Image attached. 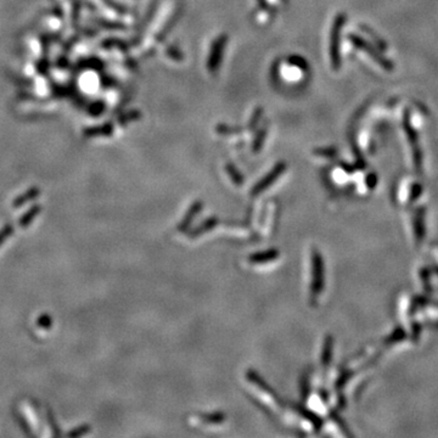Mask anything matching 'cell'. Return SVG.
Returning a JSON list of instances; mask_svg holds the SVG:
<instances>
[{"label": "cell", "instance_id": "1", "mask_svg": "<svg viewBox=\"0 0 438 438\" xmlns=\"http://www.w3.org/2000/svg\"><path fill=\"white\" fill-rule=\"evenodd\" d=\"M178 5L174 0H165L156 10L155 16L152 17V22L150 23L147 34H145V42L147 40V45L145 50H150L154 43H158L161 37L171 28L174 18L177 17Z\"/></svg>", "mask_w": 438, "mask_h": 438}, {"label": "cell", "instance_id": "2", "mask_svg": "<svg viewBox=\"0 0 438 438\" xmlns=\"http://www.w3.org/2000/svg\"><path fill=\"white\" fill-rule=\"evenodd\" d=\"M324 286V263L318 251H313V285H312V294L314 297L320 295Z\"/></svg>", "mask_w": 438, "mask_h": 438}, {"label": "cell", "instance_id": "3", "mask_svg": "<svg viewBox=\"0 0 438 438\" xmlns=\"http://www.w3.org/2000/svg\"><path fill=\"white\" fill-rule=\"evenodd\" d=\"M285 169H286L285 163H279V165H276V167L274 168L271 172H269V173L267 174V177H265V178H263L262 181H260L256 185V187H254V189L252 190V195L257 196V195H259V193L262 191H265L268 188L271 187V184H274V183L278 181V178L284 173Z\"/></svg>", "mask_w": 438, "mask_h": 438}, {"label": "cell", "instance_id": "4", "mask_svg": "<svg viewBox=\"0 0 438 438\" xmlns=\"http://www.w3.org/2000/svg\"><path fill=\"white\" fill-rule=\"evenodd\" d=\"M225 43H227V39H225V37L224 38L222 37V38H218L212 44V50L208 56V63H207V67H208V69L211 72H214L218 69L220 61H222L220 54H222L223 49H225Z\"/></svg>", "mask_w": 438, "mask_h": 438}, {"label": "cell", "instance_id": "5", "mask_svg": "<svg viewBox=\"0 0 438 438\" xmlns=\"http://www.w3.org/2000/svg\"><path fill=\"white\" fill-rule=\"evenodd\" d=\"M201 208H202V203H201L200 201H197V202H193L192 206L190 207L189 211H188V213L185 214L184 219L182 220L181 225H179V230H182V232L187 230L188 228L190 227V224L192 223V220L195 219V217L197 216V213L200 212Z\"/></svg>", "mask_w": 438, "mask_h": 438}, {"label": "cell", "instance_id": "6", "mask_svg": "<svg viewBox=\"0 0 438 438\" xmlns=\"http://www.w3.org/2000/svg\"><path fill=\"white\" fill-rule=\"evenodd\" d=\"M279 256V252L276 250H268V251L259 252V253L253 254V256L250 257V260L254 264H262V263L270 262V260L276 259Z\"/></svg>", "mask_w": 438, "mask_h": 438}, {"label": "cell", "instance_id": "7", "mask_svg": "<svg viewBox=\"0 0 438 438\" xmlns=\"http://www.w3.org/2000/svg\"><path fill=\"white\" fill-rule=\"evenodd\" d=\"M331 357H332V338L329 336V337L325 340L324 352H322V357H321V362L325 367L330 363Z\"/></svg>", "mask_w": 438, "mask_h": 438}, {"label": "cell", "instance_id": "8", "mask_svg": "<svg viewBox=\"0 0 438 438\" xmlns=\"http://www.w3.org/2000/svg\"><path fill=\"white\" fill-rule=\"evenodd\" d=\"M216 224H217V218H209L208 220H206V222L203 223L201 227H198L196 232H193V236L201 235V234L207 232V230L212 229V228H213Z\"/></svg>", "mask_w": 438, "mask_h": 438}, {"label": "cell", "instance_id": "9", "mask_svg": "<svg viewBox=\"0 0 438 438\" xmlns=\"http://www.w3.org/2000/svg\"><path fill=\"white\" fill-rule=\"evenodd\" d=\"M227 169H228V172H229L230 178L233 179V182L235 183V184L240 185L241 183H243V177L238 173V171H236L235 167H233L232 165H229V167H228Z\"/></svg>", "mask_w": 438, "mask_h": 438}]
</instances>
